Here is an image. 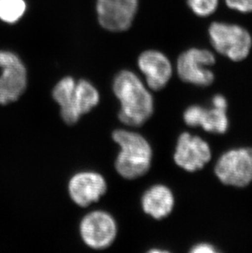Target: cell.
Here are the masks:
<instances>
[{"instance_id": "cell-1", "label": "cell", "mask_w": 252, "mask_h": 253, "mask_svg": "<svg viewBox=\"0 0 252 253\" xmlns=\"http://www.w3.org/2000/svg\"><path fill=\"white\" fill-rule=\"evenodd\" d=\"M113 92L121 103L119 119L130 126H140L153 113V98L133 72L124 70L113 81Z\"/></svg>"}, {"instance_id": "cell-2", "label": "cell", "mask_w": 252, "mask_h": 253, "mask_svg": "<svg viewBox=\"0 0 252 253\" xmlns=\"http://www.w3.org/2000/svg\"><path fill=\"white\" fill-rule=\"evenodd\" d=\"M112 138L121 147L115 163L117 172L128 179L145 174L150 169L152 158V148L145 138L123 129L115 130Z\"/></svg>"}, {"instance_id": "cell-3", "label": "cell", "mask_w": 252, "mask_h": 253, "mask_svg": "<svg viewBox=\"0 0 252 253\" xmlns=\"http://www.w3.org/2000/svg\"><path fill=\"white\" fill-rule=\"evenodd\" d=\"M210 39L214 49L234 62L245 59L252 48V36L238 25L214 22L209 28Z\"/></svg>"}, {"instance_id": "cell-4", "label": "cell", "mask_w": 252, "mask_h": 253, "mask_svg": "<svg viewBox=\"0 0 252 253\" xmlns=\"http://www.w3.org/2000/svg\"><path fill=\"white\" fill-rule=\"evenodd\" d=\"M26 86L27 72L21 58L10 51H0V104L18 100Z\"/></svg>"}, {"instance_id": "cell-5", "label": "cell", "mask_w": 252, "mask_h": 253, "mask_svg": "<svg viewBox=\"0 0 252 253\" xmlns=\"http://www.w3.org/2000/svg\"><path fill=\"white\" fill-rule=\"evenodd\" d=\"M214 171L223 184L247 186L252 181V148L228 151L219 158Z\"/></svg>"}, {"instance_id": "cell-6", "label": "cell", "mask_w": 252, "mask_h": 253, "mask_svg": "<svg viewBox=\"0 0 252 253\" xmlns=\"http://www.w3.org/2000/svg\"><path fill=\"white\" fill-rule=\"evenodd\" d=\"M215 62L210 51L190 48L183 52L177 62L178 77L183 82L198 86H208L214 82V76L210 69Z\"/></svg>"}, {"instance_id": "cell-7", "label": "cell", "mask_w": 252, "mask_h": 253, "mask_svg": "<svg viewBox=\"0 0 252 253\" xmlns=\"http://www.w3.org/2000/svg\"><path fill=\"white\" fill-rule=\"evenodd\" d=\"M81 238L89 248L104 249L112 245L117 234V223L109 213L96 211L81 220Z\"/></svg>"}, {"instance_id": "cell-8", "label": "cell", "mask_w": 252, "mask_h": 253, "mask_svg": "<svg viewBox=\"0 0 252 253\" xmlns=\"http://www.w3.org/2000/svg\"><path fill=\"white\" fill-rule=\"evenodd\" d=\"M138 0H97L99 24L107 31H127L138 11Z\"/></svg>"}, {"instance_id": "cell-9", "label": "cell", "mask_w": 252, "mask_h": 253, "mask_svg": "<svg viewBox=\"0 0 252 253\" xmlns=\"http://www.w3.org/2000/svg\"><path fill=\"white\" fill-rule=\"evenodd\" d=\"M210 158V148L206 141L188 133H183L178 138L174 158L180 168L196 171L202 169Z\"/></svg>"}, {"instance_id": "cell-10", "label": "cell", "mask_w": 252, "mask_h": 253, "mask_svg": "<svg viewBox=\"0 0 252 253\" xmlns=\"http://www.w3.org/2000/svg\"><path fill=\"white\" fill-rule=\"evenodd\" d=\"M70 196L78 206L88 207L107 191V182L98 173L81 172L75 174L68 185Z\"/></svg>"}, {"instance_id": "cell-11", "label": "cell", "mask_w": 252, "mask_h": 253, "mask_svg": "<svg viewBox=\"0 0 252 253\" xmlns=\"http://www.w3.org/2000/svg\"><path fill=\"white\" fill-rule=\"evenodd\" d=\"M138 65L146 77L148 85L153 90L162 89L171 78V63L159 51H144L138 57Z\"/></svg>"}, {"instance_id": "cell-12", "label": "cell", "mask_w": 252, "mask_h": 253, "mask_svg": "<svg viewBox=\"0 0 252 253\" xmlns=\"http://www.w3.org/2000/svg\"><path fill=\"white\" fill-rule=\"evenodd\" d=\"M183 119L190 126H201L208 132L224 134L228 127L226 110L214 108L206 109L200 106H192L185 111Z\"/></svg>"}, {"instance_id": "cell-13", "label": "cell", "mask_w": 252, "mask_h": 253, "mask_svg": "<svg viewBox=\"0 0 252 253\" xmlns=\"http://www.w3.org/2000/svg\"><path fill=\"white\" fill-rule=\"evenodd\" d=\"M174 199L171 190L165 185L151 187L142 198V208L146 214L161 220L171 213Z\"/></svg>"}, {"instance_id": "cell-14", "label": "cell", "mask_w": 252, "mask_h": 253, "mask_svg": "<svg viewBox=\"0 0 252 253\" xmlns=\"http://www.w3.org/2000/svg\"><path fill=\"white\" fill-rule=\"evenodd\" d=\"M76 82L72 77H64L53 88L52 98L61 108V117L65 123L74 125L81 118L75 106Z\"/></svg>"}, {"instance_id": "cell-15", "label": "cell", "mask_w": 252, "mask_h": 253, "mask_svg": "<svg viewBox=\"0 0 252 253\" xmlns=\"http://www.w3.org/2000/svg\"><path fill=\"white\" fill-rule=\"evenodd\" d=\"M99 93L97 88L85 80L76 82L75 106L79 114H86L99 103Z\"/></svg>"}, {"instance_id": "cell-16", "label": "cell", "mask_w": 252, "mask_h": 253, "mask_svg": "<svg viewBox=\"0 0 252 253\" xmlns=\"http://www.w3.org/2000/svg\"><path fill=\"white\" fill-rule=\"evenodd\" d=\"M26 3L24 0H0V19L7 23H15L24 15Z\"/></svg>"}, {"instance_id": "cell-17", "label": "cell", "mask_w": 252, "mask_h": 253, "mask_svg": "<svg viewBox=\"0 0 252 253\" xmlns=\"http://www.w3.org/2000/svg\"><path fill=\"white\" fill-rule=\"evenodd\" d=\"M219 0H188V4L196 15L208 17L216 10Z\"/></svg>"}, {"instance_id": "cell-18", "label": "cell", "mask_w": 252, "mask_h": 253, "mask_svg": "<svg viewBox=\"0 0 252 253\" xmlns=\"http://www.w3.org/2000/svg\"><path fill=\"white\" fill-rule=\"evenodd\" d=\"M227 6L241 12H252V0H225Z\"/></svg>"}, {"instance_id": "cell-19", "label": "cell", "mask_w": 252, "mask_h": 253, "mask_svg": "<svg viewBox=\"0 0 252 253\" xmlns=\"http://www.w3.org/2000/svg\"><path fill=\"white\" fill-rule=\"evenodd\" d=\"M191 253H216V249H214L212 245L207 244H201L196 245Z\"/></svg>"}, {"instance_id": "cell-20", "label": "cell", "mask_w": 252, "mask_h": 253, "mask_svg": "<svg viewBox=\"0 0 252 253\" xmlns=\"http://www.w3.org/2000/svg\"><path fill=\"white\" fill-rule=\"evenodd\" d=\"M212 103H213V105L215 108H221V109H224V110L227 109V101L224 96H214L213 100H212Z\"/></svg>"}]
</instances>
